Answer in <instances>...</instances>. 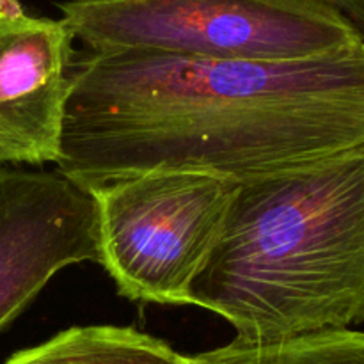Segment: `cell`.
Returning a JSON list of instances; mask_svg holds the SVG:
<instances>
[{"instance_id":"cell-1","label":"cell","mask_w":364,"mask_h":364,"mask_svg":"<svg viewBox=\"0 0 364 364\" xmlns=\"http://www.w3.org/2000/svg\"><path fill=\"white\" fill-rule=\"evenodd\" d=\"M364 144V41L299 60L75 52L57 173L91 192L153 173L233 183Z\"/></svg>"},{"instance_id":"cell-2","label":"cell","mask_w":364,"mask_h":364,"mask_svg":"<svg viewBox=\"0 0 364 364\" xmlns=\"http://www.w3.org/2000/svg\"><path fill=\"white\" fill-rule=\"evenodd\" d=\"M191 299L252 343L364 322V144L238 183Z\"/></svg>"},{"instance_id":"cell-3","label":"cell","mask_w":364,"mask_h":364,"mask_svg":"<svg viewBox=\"0 0 364 364\" xmlns=\"http://www.w3.org/2000/svg\"><path fill=\"white\" fill-rule=\"evenodd\" d=\"M75 41L91 52L213 60H299L364 41L320 0H63Z\"/></svg>"},{"instance_id":"cell-4","label":"cell","mask_w":364,"mask_h":364,"mask_svg":"<svg viewBox=\"0 0 364 364\" xmlns=\"http://www.w3.org/2000/svg\"><path fill=\"white\" fill-rule=\"evenodd\" d=\"M237 183L194 171H153L95 188L100 265L121 297L192 306Z\"/></svg>"},{"instance_id":"cell-5","label":"cell","mask_w":364,"mask_h":364,"mask_svg":"<svg viewBox=\"0 0 364 364\" xmlns=\"http://www.w3.org/2000/svg\"><path fill=\"white\" fill-rule=\"evenodd\" d=\"M84 262H100L92 196L59 173L0 166V329Z\"/></svg>"},{"instance_id":"cell-6","label":"cell","mask_w":364,"mask_h":364,"mask_svg":"<svg viewBox=\"0 0 364 364\" xmlns=\"http://www.w3.org/2000/svg\"><path fill=\"white\" fill-rule=\"evenodd\" d=\"M75 38L18 4L0 14V166L55 164Z\"/></svg>"},{"instance_id":"cell-7","label":"cell","mask_w":364,"mask_h":364,"mask_svg":"<svg viewBox=\"0 0 364 364\" xmlns=\"http://www.w3.org/2000/svg\"><path fill=\"white\" fill-rule=\"evenodd\" d=\"M4 364H191L166 341L121 326H75Z\"/></svg>"},{"instance_id":"cell-8","label":"cell","mask_w":364,"mask_h":364,"mask_svg":"<svg viewBox=\"0 0 364 364\" xmlns=\"http://www.w3.org/2000/svg\"><path fill=\"white\" fill-rule=\"evenodd\" d=\"M191 364H364V333L352 329L302 334L272 343L235 338L224 347L188 355Z\"/></svg>"},{"instance_id":"cell-9","label":"cell","mask_w":364,"mask_h":364,"mask_svg":"<svg viewBox=\"0 0 364 364\" xmlns=\"http://www.w3.org/2000/svg\"><path fill=\"white\" fill-rule=\"evenodd\" d=\"M320 2L340 11L364 38V0H320Z\"/></svg>"},{"instance_id":"cell-10","label":"cell","mask_w":364,"mask_h":364,"mask_svg":"<svg viewBox=\"0 0 364 364\" xmlns=\"http://www.w3.org/2000/svg\"><path fill=\"white\" fill-rule=\"evenodd\" d=\"M14 4H16V0H0V14L9 9V7H13Z\"/></svg>"}]
</instances>
